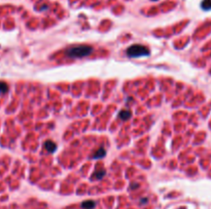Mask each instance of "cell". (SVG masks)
I'll return each instance as SVG.
<instances>
[{
	"mask_svg": "<svg viewBox=\"0 0 211 209\" xmlns=\"http://www.w3.org/2000/svg\"><path fill=\"white\" fill-rule=\"evenodd\" d=\"M45 148L46 149V151H48L50 153H54L56 151V148H57V146H56V144L54 141H46L45 143Z\"/></svg>",
	"mask_w": 211,
	"mask_h": 209,
	"instance_id": "3957f363",
	"label": "cell"
},
{
	"mask_svg": "<svg viewBox=\"0 0 211 209\" xmlns=\"http://www.w3.org/2000/svg\"><path fill=\"white\" fill-rule=\"evenodd\" d=\"M104 174H105V171H101V172H97L95 173L94 177L95 178H102L104 176Z\"/></svg>",
	"mask_w": 211,
	"mask_h": 209,
	"instance_id": "9c48e42d",
	"label": "cell"
},
{
	"mask_svg": "<svg viewBox=\"0 0 211 209\" xmlns=\"http://www.w3.org/2000/svg\"><path fill=\"white\" fill-rule=\"evenodd\" d=\"M130 116H131V113L129 111H120V118L124 120H127L128 118H130Z\"/></svg>",
	"mask_w": 211,
	"mask_h": 209,
	"instance_id": "52a82bcc",
	"label": "cell"
},
{
	"mask_svg": "<svg viewBox=\"0 0 211 209\" xmlns=\"http://www.w3.org/2000/svg\"><path fill=\"white\" fill-rule=\"evenodd\" d=\"M201 7L204 10H210L211 9V0H203L201 3Z\"/></svg>",
	"mask_w": 211,
	"mask_h": 209,
	"instance_id": "5b68a950",
	"label": "cell"
},
{
	"mask_svg": "<svg viewBox=\"0 0 211 209\" xmlns=\"http://www.w3.org/2000/svg\"><path fill=\"white\" fill-rule=\"evenodd\" d=\"M149 49L143 45H139V44H134V45L130 46L127 49V55L129 57H145V55L149 54Z\"/></svg>",
	"mask_w": 211,
	"mask_h": 209,
	"instance_id": "7a4b0ae2",
	"label": "cell"
},
{
	"mask_svg": "<svg viewBox=\"0 0 211 209\" xmlns=\"http://www.w3.org/2000/svg\"><path fill=\"white\" fill-rule=\"evenodd\" d=\"M8 90V86L5 82H0V93H5Z\"/></svg>",
	"mask_w": 211,
	"mask_h": 209,
	"instance_id": "ba28073f",
	"label": "cell"
},
{
	"mask_svg": "<svg viewBox=\"0 0 211 209\" xmlns=\"http://www.w3.org/2000/svg\"><path fill=\"white\" fill-rule=\"evenodd\" d=\"M93 52V48L89 45H75L67 49V55L73 59H82Z\"/></svg>",
	"mask_w": 211,
	"mask_h": 209,
	"instance_id": "6da1fadb",
	"label": "cell"
},
{
	"mask_svg": "<svg viewBox=\"0 0 211 209\" xmlns=\"http://www.w3.org/2000/svg\"><path fill=\"white\" fill-rule=\"evenodd\" d=\"M95 205H96V203L92 200L91 201H85V202H82V207L83 209H93L95 207Z\"/></svg>",
	"mask_w": 211,
	"mask_h": 209,
	"instance_id": "277c9868",
	"label": "cell"
},
{
	"mask_svg": "<svg viewBox=\"0 0 211 209\" xmlns=\"http://www.w3.org/2000/svg\"><path fill=\"white\" fill-rule=\"evenodd\" d=\"M105 156V151H104V149H100V150L98 151V152L95 153V155L93 156V158H95V159H97V158H103Z\"/></svg>",
	"mask_w": 211,
	"mask_h": 209,
	"instance_id": "8992f818",
	"label": "cell"
}]
</instances>
